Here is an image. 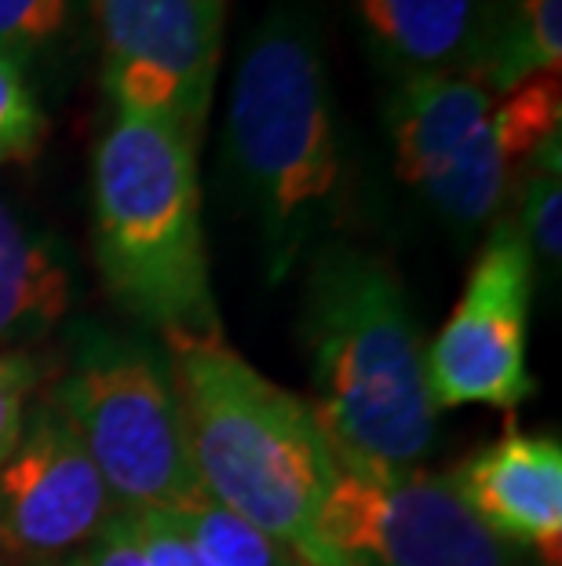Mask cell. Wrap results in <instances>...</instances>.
Masks as SVG:
<instances>
[{
	"mask_svg": "<svg viewBox=\"0 0 562 566\" xmlns=\"http://www.w3.org/2000/svg\"><path fill=\"white\" fill-rule=\"evenodd\" d=\"M457 486L475 520L500 541L541 563H562V442L559 436H530L508 428L453 468Z\"/></svg>",
	"mask_w": 562,
	"mask_h": 566,
	"instance_id": "10",
	"label": "cell"
},
{
	"mask_svg": "<svg viewBox=\"0 0 562 566\" xmlns=\"http://www.w3.org/2000/svg\"><path fill=\"white\" fill-rule=\"evenodd\" d=\"M537 268L516 220H497L468 285L427 347V384L442 409H519L533 399L530 307Z\"/></svg>",
	"mask_w": 562,
	"mask_h": 566,
	"instance_id": "8",
	"label": "cell"
},
{
	"mask_svg": "<svg viewBox=\"0 0 562 566\" xmlns=\"http://www.w3.org/2000/svg\"><path fill=\"white\" fill-rule=\"evenodd\" d=\"M300 336L310 413L343 468H421L438 439L427 344L394 268L354 242L307 252Z\"/></svg>",
	"mask_w": 562,
	"mask_h": 566,
	"instance_id": "2",
	"label": "cell"
},
{
	"mask_svg": "<svg viewBox=\"0 0 562 566\" xmlns=\"http://www.w3.org/2000/svg\"><path fill=\"white\" fill-rule=\"evenodd\" d=\"M329 566H541L475 520L449 475L337 464L315 520Z\"/></svg>",
	"mask_w": 562,
	"mask_h": 566,
	"instance_id": "6",
	"label": "cell"
},
{
	"mask_svg": "<svg viewBox=\"0 0 562 566\" xmlns=\"http://www.w3.org/2000/svg\"><path fill=\"white\" fill-rule=\"evenodd\" d=\"M44 136L47 122L26 74L0 55V165L30 161Z\"/></svg>",
	"mask_w": 562,
	"mask_h": 566,
	"instance_id": "18",
	"label": "cell"
},
{
	"mask_svg": "<svg viewBox=\"0 0 562 566\" xmlns=\"http://www.w3.org/2000/svg\"><path fill=\"white\" fill-rule=\"evenodd\" d=\"M74 0H0V55L26 74L66 38Z\"/></svg>",
	"mask_w": 562,
	"mask_h": 566,
	"instance_id": "17",
	"label": "cell"
},
{
	"mask_svg": "<svg viewBox=\"0 0 562 566\" xmlns=\"http://www.w3.org/2000/svg\"><path fill=\"white\" fill-rule=\"evenodd\" d=\"M179 520L187 523L190 537L198 541L209 566H300L278 541H271L263 530L212 504L209 497L179 512Z\"/></svg>",
	"mask_w": 562,
	"mask_h": 566,
	"instance_id": "16",
	"label": "cell"
},
{
	"mask_svg": "<svg viewBox=\"0 0 562 566\" xmlns=\"http://www.w3.org/2000/svg\"><path fill=\"white\" fill-rule=\"evenodd\" d=\"M66 420L121 512H187L201 493L190 468L169 355L150 336L106 322H74L52 388Z\"/></svg>",
	"mask_w": 562,
	"mask_h": 566,
	"instance_id": "5",
	"label": "cell"
},
{
	"mask_svg": "<svg viewBox=\"0 0 562 566\" xmlns=\"http://www.w3.org/2000/svg\"><path fill=\"white\" fill-rule=\"evenodd\" d=\"M165 355L201 493L300 566H329L315 520L337 457L310 406L256 373L223 336H165Z\"/></svg>",
	"mask_w": 562,
	"mask_h": 566,
	"instance_id": "3",
	"label": "cell"
},
{
	"mask_svg": "<svg viewBox=\"0 0 562 566\" xmlns=\"http://www.w3.org/2000/svg\"><path fill=\"white\" fill-rule=\"evenodd\" d=\"M497 92L471 74L394 81L388 99V139L394 176L413 195L449 172L494 114Z\"/></svg>",
	"mask_w": 562,
	"mask_h": 566,
	"instance_id": "12",
	"label": "cell"
},
{
	"mask_svg": "<svg viewBox=\"0 0 562 566\" xmlns=\"http://www.w3.org/2000/svg\"><path fill=\"white\" fill-rule=\"evenodd\" d=\"M114 114L201 143L223 55L226 0H92Z\"/></svg>",
	"mask_w": 562,
	"mask_h": 566,
	"instance_id": "7",
	"label": "cell"
},
{
	"mask_svg": "<svg viewBox=\"0 0 562 566\" xmlns=\"http://www.w3.org/2000/svg\"><path fill=\"white\" fill-rule=\"evenodd\" d=\"M562 63V0H497L489 52L478 81L505 95L522 81L559 74Z\"/></svg>",
	"mask_w": 562,
	"mask_h": 566,
	"instance_id": "14",
	"label": "cell"
},
{
	"mask_svg": "<svg viewBox=\"0 0 562 566\" xmlns=\"http://www.w3.org/2000/svg\"><path fill=\"white\" fill-rule=\"evenodd\" d=\"M47 358L33 347H4L0 352V461L19 442L30 402L44 391Z\"/></svg>",
	"mask_w": 562,
	"mask_h": 566,
	"instance_id": "19",
	"label": "cell"
},
{
	"mask_svg": "<svg viewBox=\"0 0 562 566\" xmlns=\"http://www.w3.org/2000/svg\"><path fill=\"white\" fill-rule=\"evenodd\" d=\"M92 249L106 293L161 336H223L201 223L198 147L114 114L92 158Z\"/></svg>",
	"mask_w": 562,
	"mask_h": 566,
	"instance_id": "4",
	"label": "cell"
},
{
	"mask_svg": "<svg viewBox=\"0 0 562 566\" xmlns=\"http://www.w3.org/2000/svg\"><path fill=\"white\" fill-rule=\"evenodd\" d=\"M117 512L85 446L38 395L19 442L0 461V552L52 566L77 556Z\"/></svg>",
	"mask_w": 562,
	"mask_h": 566,
	"instance_id": "9",
	"label": "cell"
},
{
	"mask_svg": "<svg viewBox=\"0 0 562 566\" xmlns=\"http://www.w3.org/2000/svg\"><path fill=\"white\" fill-rule=\"evenodd\" d=\"M66 566H147L142 563L136 530H131V515L117 512L77 556L66 559Z\"/></svg>",
	"mask_w": 562,
	"mask_h": 566,
	"instance_id": "21",
	"label": "cell"
},
{
	"mask_svg": "<svg viewBox=\"0 0 562 566\" xmlns=\"http://www.w3.org/2000/svg\"><path fill=\"white\" fill-rule=\"evenodd\" d=\"M74 260L55 234L0 195V352L30 347L74 307Z\"/></svg>",
	"mask_w": 562,
	"mask_h": 566,
	"instance_id": "13",
	"label": "cell"
},
{
	"mask_svg": "<svg viewBox=\"0 0 562 566\" xmlns=\"http://www.w3.org/2000/svg\"><path fill=\"white\" fill-rule=\"evenodd\" d=\"M223 187L282 285L343 209V147L329 63L300 0H278L248 33L223 125Z\"/></svg>",
	"mask_w": 562,
	"mask_h": 566,
	"instance_id": "1",
	"label": "cell"
},
{
	"mask_svg": "<svg viewBox=\"0 0 562 566\" xmlns=\"http://www.w3.org/2000/svg\"><path fill=\"white\" fill-rule=\"evenodd\" d=\"M377 63L394 81L478 74L497 0H351Z\"/></svg>",
	"mask_w": 562,
	"mask_h": 566,
	"instance_id": "11",
	"label": "cell"
},
{
	"mask_svg": "<svg viewBox=\"0 0 562 566\" xmlns=\"http://www.w3.org/2000/svg\"><path fill=\"white\" fill-rule=\"evenodd\" d=\"M59 566H66V563H59Z\"/></svg>",
	"mask_w": 562,
	"mask_h": 566,
	"instance_id": "22",
	"label": "cell"
},
{
	"mask_svg": "<svg viewBox=\"0 0 562 566\" xmlns=\"http://www.w3.org/2000/svg\"><path fill=\"white\" fill-rule=\"evenodd\" d=\"M559 136H552L522 172L519 198V234L530 245L533 268L548 279H559L562 263V176H559Z\"/></svg>",
	"mask_w": 562,
	"mask_h": 566,
	"instance_id": "15",
	"label": "cell"
},
{
	"mask_svg": "<svg viewBox=\"0 0 562 566\" xmlns=\"http://www.w3.org/2000/svg\"><path fill=\"white\" fill-rule=\"evenodd\" d=\"M147 566H209L187 523L172 512H128Z\"/></svg>",
	"mask_w": 562,
	"mask_h": 566,
	"instance_id": "20",
	"label": "cell"
}]
</instances>
